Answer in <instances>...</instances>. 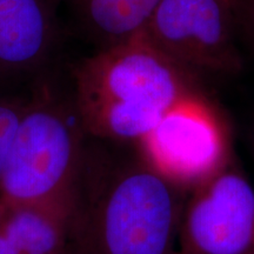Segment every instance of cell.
<instances>
[{
    "label": "cell",
    "instance_id": "5",
    "mask_svg": "<svg viewBox=\"0 0 254 254\" xmlns=\"http://www.w3.org/2000/svg\"><path fill=\"white\" fill-rule=\"evenodd\" d=\"M173 254H254V189L226 167L195 187Z\"/></svg>",
    "mask_w": 254,
    "mask_h": 254
},
{
    "label": "cell",
    "instance_id": "9",
    "mask_svg": "<svg viewBox=\"0 0 254 254\" xmlns=\"http://www.w3.org/2000/svg\"><path fill=\"white\" fill-rule=\"evenodd\" d=\"M107 46L144 31L160 0H69Z\"/></svg>",
    "mask_w": 254,
    "mask_h": 254
},
{
    "label": "cell",
    "instance_id": "1",
    "mask_svg": "<svg viewBox=\"0 0 254 254\" xmlns=\"http://www.w3.org/2000/svg\"><path fill=\"white\" fill-rule=\"evenodd\" d=\"M187 93L182 68L141 31L79 64L73 105L86 134L140 140Z\"/></svg>",
    "mask_w": 254,
    "mask_h": 254
},
{
    "label": "cell",
    "instance_id": "3",
    "mask_svg": "<svg viewBox=\"0 0 254 254\" xmlns=\"http://www.w3.org/2000/svg\"><path fill=\"white\" fill-rule=\"evenodd\" d=\"M86 134L74 105L43 86L27 99L0 180V201L53 199L77 187Z\"/></svg>",
    "mask_w": 254,
    "mask_h": 254
},
{
    "label": "cell",
    "instance_id": "6",
    "mask_svg": "<svg viewBox=\"0 0 254 254\" xmlns=\"http://www.w3.org/2000/svg\"><path fill=\"white\" fill-rule=\"evenodd\" d=\"M231 8L232 0H160L144 31L178 67L234 71Z\"/></svg>",
    "mask_w": 254,
    "mask_h": 254
},
{
    "label": "cell",
    "instance_id": "8",
    "mask_svg": "<svg viewBox=\"0 0 254 254\" xmlns=\"http://www.w3.org/2000/svg\"><path fill=\"white\" fill-rule=\"evenodd\" d=\"M47 0H0V86L43 65L55 40Z\"/></svg>",
    "mask_w": 254,
    "mask_h": 254
},
{
    "label": "cell",
    "instance_id": "4",
    "mask_svg": "<svg viewBox=\"0 0 254 254\" xmlns=\"http://www.w3.org/2000/svg\"><path fill=\"white\" fill-rule=\"evenodd\" d=\"M145 164L172 186L196 187L226 167V135L213 111L187 93L140 139Z\"/></svg>",
    "mask_w": 254,
    "mask_h": 254
},
{
    "label": "cell",
    "instance_id": "7",
    "mask_svg": "<svg viewBox=\"0 0 254 254\" xmlns=\"http://www.w3.org/2000/svg\"><path fill=\"white\" fill-rule=\"evenodd\" d=\"M0 254H82L78 185L43 201H0Z\"/></svg>",
    "mask_w": 254,
    "mask_h": 254
},
{
    "label": "cell",
    "instance_id": "10",
    "mask_svg": "<svg viewBox=\"0 0 254 254\" xmlns=\"http://www.w3.org/2000/svg\"><path fill=\"white\" fill-rule=\"evenodd\" d=\"M26 105L27 100L8 95L0 86V180Z\"/></svg>",
    "mask_w": 254,
    "mask_h": 254
},
{
    "label": "cell",
    "instance_id": "2",
    "mask_svg": "<svg viewBox=\"0 0 254 254\" xmlns=\"http://www.w3.org/2000/svg\"><path fill=\"white\" fill-rule=\"evenodd\" d=\"M82 254H173L179 218L172 185L145 163L78 182Z\"/></svg>",
    "mask_w": 254,
    "mask_h": 254
}]
</instances>
